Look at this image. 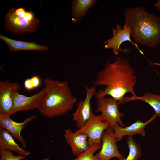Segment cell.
Returning <instances> with one entry per match:
<instances>
[{"instance_id":"3","label":"cell","mask_w":160,"mask_h":160,"mask_svg":"<svg viewBox=\"0 0 160 160\" xmlns=\"http://www.w3.org/2000/svg\"><path fill=\"white\" fill-rule=\"evenodd\" d=\"M45 94L37 109L44 116L54 118L66 114L77 102L72 95L68 82L52 79L48 77L43 80Z\"/></svg>"},{"instance_id":"16","label":"cell","mask_w":160,"mask_h":160,"mask_svg":"<svg viewBox=\"0 0 160 160\" xmlns=\"http://www.w3.org/2000/svg\"><path fill=\"white\" fill-rule=\"evenodd\" d=\"M0 149L13 151L26 157L30 153L29 151L20 148L11 134L6 129L2 128H0Z\"/></svg>"},{"instance_id":"4","label":"cell","mask_w":160,"mask_h":160,"mask_svg":"<svg viewBox=\"0 0 160 160\" xmlns=\"http://www.w3.org/2000/svg\"><path fill=\"white\" fill-rule=\"evenodd\" d=\"M39 22L31 11L22 7L12 8L5 16V26L7 30L20 34L36 31Z\"/></svg>"},{"instance_id":"14","label":"cell","mask_w":160,"mask_h":160,"mask_svg":"<svg viewBox=\"0 0 160 160\" xmlns=\"http://www.w3.org/2000/svg\"><path fill=\"white\" fill-rule=\"evenodd\" d=\"M64 136L71 148L72 153L75 156H78L90 147L88 144L87 136L84 133H76L70 129H65Z\"/></svg>"},{"instance_id":"18","label":"cell","mask_w":160,"mask_h":160,"mask_svg":"<svg viewBox=\"0 0 160 160\" xmlns=\"http://www.w3.org/2000/svg\"><path fill=\"white\" fill-rule=\"evenodd\" d=\"M125 102L139 100L148 104L153 109L154 113L152 116L155 118L157 116L160 117V95H157L147 92L141 97L135 95L131 97H124Z\"/></svg>"},{"instance_id":"22","label":"cell","mask_w":160,"mask_h":160,"mask_svg":"<svg viewBox=\"0 0 160 160\" xmlns=\"http://www.w3.org/2000/svg\"><path fill=\"white\" fill-rule=\"evenodd\" d=\"M0 160H22L26 158V156L21 154L14 156L11 151L5 150H0Z\"/></svg>"},{"instance_id":"5","label":"cell","mask_w":160,"mask_h":160,"mask_svg":"<svg viewBox=\"0 0 160 160\" xmlns=\"http://www.w3.org/2000/svg\"><path fill=\"white\" fill-rule=\"evenodd\" d=\"M97 100L95 112L101 113L99 116L102 121L108 122L112 128L117 124L124 127L121 120L124 114L120 112L119 108L120 105L117 101L112 97H105Z\"/></svg>"},{"instance_id":"13","label":"cell","mask_w":160,"mask_h":160,"mask_svg":"<svg viewBox=\"0 0 160 160\" xmlns=\"http://www.w3.org/2000/svg\"><path fill=\"white\" fill-rule=\"evenodd\" d=\"M154 119L152 116L145 122L138 119L130 125L125 127H121L118 124L114 126L112 129L117 142L121 140L125 136H133L135 134H139L142 136H145V127Z\"/></svg>"},{"instance_id":"10","label":"cell","mask_w":160,"mask_h":160,"mask_svg":"<svg viewBox=\"0 0 160 160\" xmlns=\"http://www.w3.org/2000/svg\"><path fill=\"white\" fill-rule=\"evenodd\" d=\"M85 87L86 97L78 103L76 109L72 114L73 119L76 123V126L79 129L90 119L93 113L91 109V100L96 93L95 86L89 87L85 86Z\"/></svg>"},{"instance_id":"7","label":"cell","mask_w":160,"mask_h":160,"mask_svg":"<svg viewBox=\"0 0 160 160\" xmlns=\"http://www.w3.org/2000/svg\"><path fill=\"white\" fill-rule=\"evenodd\" d=\"M109 127L108 122L102 121L99 115L96 116L93 113L85 124L74 132L85 134L87 136L88 144L90 146L95 143L102 144L101 139L102 134Z\"/></svg>"},{"instance_id":"20","label":"cell","mask_w":160,"mask_h":160,"mask_svg":"<svg viewBox=\"0 0 160 160\" xmlns=\"http://www.w3.org/2000/svg\"><path fill=\"white\" fill-rule=\"evenodd\" d=\"M101 145L102 144L94 143L88 149L79 154L76 158L70 160H100L94 154L97 151L100 149Z\"/></svg>"},{"instance_id":"2","label":"cell","mask_w":160,"mask_h":160,"mask_svg":"<svg viewBox=\"0 0 160 160\" xmlns=\"http://www.w3.org/2000/svg\"><path fill=\"white\" fill-rule=\"evenodd\" d=\"M124 17L135 42L151 48L159 43L160 17L148 12L141 6L126 8Z\"/></svg>"},{"instance_id":"15","label":"cell","mask_w":160,"mask_h":160,"mask_svg":"<svg viewBox=\"0 0 160 160\" xmlns=\"http://www.w3.org/2000/svg\"><path fill=\"white\" fill-rule=\"evenodd\" d=\"M0 38L7 44L11 52L22 50L45 51L49 49L48 46L37 44L36 42H31L15 40L1 34L0 35Z\"/></svg>"},{"instance_id":"6","label":"cell","mask_w":160,"mask_h":160,"mask_svg":"<svg viewBox=\"0 0 160 160\" xmlns=\"http://www.w3.org/2000/svg\"><path fill=\"white\" fill-rule=\"evenodd\" d=\"M102 145L100 151L95 155L100 160H110L114 157L123 160L125 157L119 151L113 130L110 126L103 132L101 137Z\"/></svg>"},{"instance_id":"25","label":"cell","mask_w":160,"mask_h":160,"mask_svg":"<svg viewBox=\"0 0 160 160\" xmlns=\"http://www.w3.org/2000/svg\"><path fill=\"white\" fill-rule=\"evenodd\" d=\"M43 160H50L49 158H47L44 159Z\"/></svg>"},{"instance_id":"17","label":"cell","mask_w":160,"mask_h":160,"mask_svg":"<svg viewBox=\"0 0 160 160\" xmlns=\"http://www.w3.org/2000/svg\"><path fill=\"white\" fill-rule=\"evenodd\" d=\"M97 1L96 0L72 1V21L77 23L84 16L88 10Z\"/></svg>"},{"instance_id":"9","label":"cell","mask_w":160,"mask_h":160,"mask_svg":"<svg viewBox=\"0 0 160 160\" xmlns=\"http://www.w3.org/2000/svg\"><path fill=\"white\" fill-rule=\"evenodd\" d=\"M45 94V88L37 93L31 96L20 94L18 91L13 95V107L10 116L21 111L38 109L41 105Z\"/></svg>"},{"instance_id":"12","label":"cell","mask_w":160,"mask_h":160,"mask_svg":"<svg viewBox=\"0 0 160 160\" xmlns=\"http://www.w3.org/2000/svg\"><path fill=\"white\" fill-rule=\"evenodd\" d=\"M36 117V116H32L28 117L23 122L18 123L14 121L9 115L0 114V128L7 130L12 136L21 142L23 147H25L26 143L21 135V131Z\"/></svg>"},{"instance_id":"26","label":"cell","mask_w":160,"mask_h":160,"mask_svg":"<svg viewBox=\"0 0 160 160\" xmlns=\"http://www.w3.org/2000/svg\"></svg>"},{"instance_id":"24","label":"cell","mask_w":160,"mask_h":160,"mask_svg":"<svg viewBox=\"0 0 160 160\" xmlns=\"http://www.w3.org/2000/svg\"><path fill=\"white\" fill-rule=\"evenodd\" d=\"M154 64L155 65L160 66V63H154Z\"/></svg>"},{"instance_id":"21","label":"cell","mask_w":160,"mask_h":160,"mask_svg":"<svg viewBox=\"0 0 160 160\" xmlns=\"http://www.w3.org/2000/svg\"><path fill=\"white\" fill-rule=\"evenodd\" d=\"M41 80L37 76H33L26 79L24 82V86L27 90H31L37 88L40 86Z\"/></svg>"},{"instance_id":"11","label":"cell","mask_w":160,"mask_h":160,"mask_svg":"<svg viewBox=\"0 0 160 160\" xmlns=\"http://www.w3.org/2000/svg\"><path fill=\"white\" fill-rule=\"evenodd\" d=\"M21 85L8 80L0 81V114L10 115L13 107V95L19 91Z\"/></svg>"},{"instance_id":"8","label":"cell","mask_w":160,"mask_h":160,"mask_svg":"<svg viewBox=\"0 0 160 160\" xmlns=\"http://www.w3.org/2000/svg\"><path fill=\"white\" fill-rule=\"evenodd\" d=\"M112 31L113 36L103 42L106 49H111L115 55H118L120 50L121 44L124 42L129 41L134 45L140 52L143 55V53L140 50L137 44L131 40V28L126 23H124L122 28L120 24L116 23V28H113Z\"/></svg>"},{"instance_id":"1","label":"cell","mask_w":160,"mask_h":160,"mask_svg":"<svg viewBox=\"0 0 160 160\" xmlns=\"http://www.w3.org/2000/svg\"><path fill=\"white\" fill-rule=\"evenodd\" d=\"M113 61L107 60L104 68L97 74L94 86H105L96 93V99L109 95L118 101L120 105L125 102L124 95L129 93L135 95L134 87L137 76L135 69L127 58L120 57H112Z\"/></svg>"},{"instance_id":"19","label":"cell","mask_w":160,"mask_h":160,"mask_svg":"<svg viewBox=\"0 0 160 160\" xmlns=\"http://www.w3.org/2000/svg\"><path fill=\"white\" fill-rule=\"evenodd\" d=\"M125 138L129 152L127 157L123 160H138L142 155L140 145L134 140L132 136H127Z\"/></svg>"},{"instance_id":"23","label":"cell","mask_w":160,"mask_h":160,"mask_svg":"<svg viewBox=\"0 0 160 160\" xmlns=\"http://www.w3.org/2000/svg\"><path fill=\"white\" fill-rule=\"evenodd\" d=\"M153 7L157 8L158 10H160V0H158L153 4Z\"/></svg>"}]
</instances>
